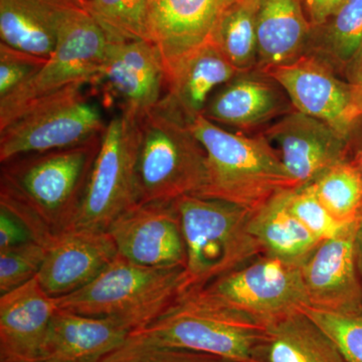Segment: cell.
Instances as JSON below:
<instances>
[{
    "mask_svg": "<svg viewBox=\"0 0 362 362\" xmlns=\"http://www.w3.org/2000/svg\"><path fill=\"white\" fill-rule=\"evenodd\" d=\"M356 78L350 82V84L354 87V93H356V97L357 103L361 107L362 111V56L359 59L358 63L356 66Z\"/></svg>",
    "mask_w": 362,
    "mask_h": 362,
    "instance_id": "cell-37",
    "label": "cell"
},
{
    "mask_svg": "<svg viewBox=\"0 0 362 362\" xmlns=\"http://www.w3.org/2000/svg\"><path fill=\"white\" fill-rule=\"evenodd\" d=\"M262 71L282 86L297 111L327 123L349 139L362 111L350 82L322 59L305 54L293 63Z\"/></svg>",
    "mask_w": 362,
    "mask_h": 362,
    "instance_id": "cell-11",
    "label": "cell"
},
{
    "mask_svg": "<svg viewBox=\"0 0 362 362\" xmlns=\"http://www.w3.org/2000/svg\"><path fill=\"white\" fill-rule=\"evenodd\" d=\"M261 0H230L211 35L214 45L238 71L257 70V23Z\"/></svg>",
    "mask_w": 362,
    "mask_h": 362,
    "instance_id": "cell-27",
    "label": "cell"
},
{
    "mask_svg": "<svg viewBox=\"0 0 362 362\" xmlns=\"http://www.w3.org/2000/svg\"><path fill=\"white\" fill-rule=\"evenodd\" d=\"M139 204L202 197L209 183L206 153L192 126L159 102L138 121Z\"/></svg>",
    "mask_w": 362,
    "mask_h": 362,
    "instance_id": "cell-5",
    "label": "cell"
},
{
    "mask_svg": "<svg viewBox=\"0 0 362 362\" xmlns=\"http://www.w3.org/2000/svg\"><path fill=\"white\" fill-rule=\"evenodd\" d=\"M47 59L0 42V99L32 78Z\"/></svg>",
    "mask_w": 362,
    "mask_h": 362,
    "instance_id": "cell-34",
    "label": "cell"
},
{
    "mask_svg": "<svg viewBox=\"0 0 362 362\" xmlns=\"http://www.w3.org/2000/svg\"><path fill=\"white\" fill-rule=\"evenodd\" d=\"M45 257V247L35 240L0 251V295L37 277Z\"/></svg>",
    "mask_w": 362,
    "mask_h": 362,
    "instance_id": "cell-31",
    "label": "cell"
},
{
    "mask_svg": "<svg viewBox=\"0 0 362 362\" xmlns=\"http://www.w3.org/2000/svg\"><path fill=\"white\" fill-rule=\"evenodd\" d=\"M137 158L138 120L120 113L102 133L101 146L71 228L107 230L120 214L139 204Z\"/></svg>",
    "mask_w": 362,
    "mask_h": 362,
    "instance_id": "cell-8",
    "label": "cell"
},
{
    "mask_svg": "<svg viewBox=\"0 0 362 362\" xmlns=\"http://www.w3.org/2000/svg\"><path fill=\"white\" fill-rule=\"evenodd\" d=\"M96 80H101L121 113L139 121L160 102L166 76L160 54L148 40L109 42Z\"/></svg>",
    "mask_w": 362,
    "mask_h": 362,
    "instance_id": "cell-14",
    "label": "cell"
},
{
    "mask_svg": "<svg viewBox=\"0 0 362 362\" xmlns=\"http://www.w3.org/2000/svg\"><path fill=\"white\" fill-rule=\"evenodd\" d=\"M267 362H347L304 312L269 324Z\"/></svg>",
    "mask_w": 362,
    "mask_h": 362,
    "instance_id": "cell-25",
    "label": "cell"
},
{
    "mask_svg": "<svg viewBox=\"0 0 362 362\" xmlns=\"http://www.w3.org/2000/svg\"><path fill=\"white\" fill-rule=\"evenodd\" d=\"M356 258L361 261L362 267V216L359 220L358 228L356 233Z\"/></svg>",
    "mask_w": 362,
    "mask_h": 362,
    "instance_id": "cell-38",
    "label": "cell"
},
{
    "mask_svg": "<svg viewBox=\"0 0 362 362\" xmlns=\"http://www.w3.org/2000/svg\"><path fill=\"white\" fill-rule=\"evenodd\" d=\"M117 255L107 230L66 228L45 247L37 279L49 296H66L92 282Z\"/></svg>",
    "mask_w": 362,
    "mask_h": 362,
    "instance_id": "cell-17",
    "label": "cell"
},
{
    "mask_svg": "<svg viewBox=\"0 0 362 362\" xmlns=\"http://www.w3.org/2000/svg\"><path fill=\"white\" fill-rule=\"evenodd\" d=\"M108 40L86 11L76 7L66 14L58 44L42 68L25 84L0 99V129L28 105L71 85L96 80Z\"/></svg>",
    "mask_w": 362,
    "mask_h": 362,
    "instance_id": "cell-9",
    "label": "cell"
},
{
    "mask_svg": "<svg viewBox=\"0 0 362 362\" xmlns=\"http://www.w3.org/2000/svg\"><path fill=\"white\" fill-rule=\"evenodd\" d=\"M261 134L275 150L298 187L310 185L331 166L344 161L347 138L327 123L296 109L271 124Z\"/></svg>",
    "mask_w": 362,
    "mask_h": 362,
    "instance_id": "cell-16",
    "label": "cell"
},
{
    "mask_svg": "<svg viewBox=\"0 0 362 362\" xmlns=\"http://www.w3.org/2000/svg\"><path fill=\"white\" fill-rule=\"evenodd\" d=\"M33 240L32 233L16 216L0 207V251Z\"/></svg>",
    "mask_w": 362,
    "mask_h": 362,
    "instance_id": "cell-35",
    "label": "cell"
},
{
    "mask_svg": "<svg viewBox=\"0 0 362 362\" xmlns=\"http://www.w3.org/2000/svg\"><path fill=\"white\" fill-rule=\"evenodd\" d=\"M230 0H149V35L160 54L166 85L211 42Z\"/></svg>",
    "mask_w": 362,
    "mask_h": 362,
    "instance_id": "cell-13",
    "label": "cell"
},
{
    "mask_svg": "<svg viewBox=\"0 0 362 362\" xmlns=\"http://www.w3.org/2000/svg\"><path fill=\"white\" fill-rule=\"evenodd\" d=\"M109 42L150 40L149 0H84Z\"/></svg>",
    "mask_w": 362,
    "mask_h": 362,
    "instance_id": "cell-29",
    "label": "cell"
},
{
    "mask_svg": "<svg viewBox=\"0 0 362 362\" xmlns=\"http://www.w3.org/2000/svg\"><path fill=\"white\" fill-rule=\"evenodd\" d=\"M98 362H232L211 354L171 349L143 341L130 335L122 346Z\"/></svg>",
    "mask_w": 362,
    "mask_h": 362,
    "instance_id": "cell-33",
    "label": "cell"
},
{
    "mask_svg": "<svg viewBox=\"0 0 362 362\" xmlns=\"http://www.w3.org/2000/svg\"><path fill=\"white\" fill-rule=\"evenodd\" d=\"M268 327V323L194 289L183 292L158 318L130 335L232 362H267Z\"/></svg>",
    "mask_w": 362,
    "mask_h": 362,
    "instance_id": "cell-2",
    "label": "cell"
},
{
    "mask_svg": "<svg viewBox=\"0 0 362 362\" xmlns=\"http://www.w3.org/2000/svg\"><path fill=\"white\" fill-rule=\"evenodd\" d=\"M295 110L282 86L265 71H242L209 98L202 116L221 127L255 135Z\"/></svg>",
    "mask_w": 362,
    "mask_h": 362,
    "instance_id": "cell-15",
    "label": "cell"
},
{
    "mask_svg": "<svg viewBox=\"0 0 362 362\" xmlns=\"http://www.w3.org/2000/svg\"><path fill=\"white\" fill-rule=\"evenodd\" d=\"M308 185L328 213L339 223L361 220L362 175L351 164L339 162Z\"/></svg>",
    "mask_w": 362,
    "mask_h": 362,
    "instance_id": "cell-28",
    "label": "cell"
},
{
    "mask_svg": "<svg viewBox=\"0 0 362 362\" xmlns=\"http://www.w3.org/2000/svg\"><path fill=\"white\" fill-rule=\"evenodd\" d=\"M306 54H313L339 75L350 73L362 56V0H345L337 13L312 30Z\"/></svg>",
    "mask_w": 362,
    "mask_h": 362,
    "instance_id": "cell-26",
    "label": "cell"
},
{
    "mask_svg": "<svg viewBox=\"0 0 362 362\" xmlns=\"http://www.w3.org/2000/svg\"><path fill=\"white\" fill-rule=\"evenodd\" d=\"M286 192L255 209L250 230L258 240L263 254L303 263L320 240L288 209Z\"/></svg>",
    "mask_w": 362,
    "mask_h": 362,
    "instance_id": "cell-24",
    "label": "cell"
},
{
    "mask_svg": "<svg viewBox=\"0 0 362 362\" xmlns=\"http://www.w3.org/2000/svg\"><path fill=\"white\" fill-rule=\"evenodd\" d=\"M120 256L151 268H185L187 250L175 202L138 204L107 228Z\"/></svg>",
    "mask_w": 362,
    "mask_h": 362,
    "instance_id": "cell-12",
    "label": "cell"
},
{
    "mask_svg": "<svg viewBox=\"0 0 362 362\" xmlns=\"http://www.w3.org/2000/svg\"><path fill=\"white\" fill-rule=\"evenodd\" d=\"M312 33L300 0H261L257 70L287 65L308 51Z\"/></svg>",
    "mask_w": 362,
    "mask_h": 362,
    "instance_id": "cell-22",
    "label": "cell"
},
{
    "mask_svg": "<svg viewBox=\"0 0 362 362\" xmlns=\"http://www.w3.org/2000/svg\"><path fill=\"white\" fill-rule=\"evenodd\" d=\"M101 138L97 135L76 146L2 163L0 207L16 216L42 246L73 225Z\"/></svg>",
    "mask_w": 362,
    "mask_h": 362,
    "instance_id": "cell-1",
    "label": "cell"
},
{
    "mask_svg": "<svg viewBox=\"0 0 362 362\" xmlns=\"http://www.w3.org/2000/svg\"><path fill=\"white\" fill-rule=\"evenodd\" d=\"M75 84L28 105L0 129L1 163L26 156L82 144L102 134L101 111Z\"/></svg>",
    "mask_w": 362,
    "mask_h": 362,
    "instance_id": "cell-7",
    "label": "cell"
},
{
    "mask_svg": "<svg viewBox=\"0 0 362 362\" xmlns=\"http://www.w3.org/2000/svg\"><path fill=\"white\" fill-rule=\"evenodd\" d=\"M305 16L312 30L332 18L345 0H300Z\"/></svg>",
    "mask_w": 362,
    "mask_h": 362,
    "instance_id": "cell-36",
    "label": "cell"
},
{
    "mask_svg": "<svg viewBox=\"0 0 362 362\" xmlns=\"http://www.w3.org/2000/svg\"><path fill=\"white\" fill-rule=\"evenodd\" d=\"M358 223H349L334 237L320 240L302 263L310 306L327 310L361 306L356 275Z\"/></svg>",
    "mask_w": 362,
    "mask_h": 362,
    "instance_id": "cell-18",
    "label": "cell"
},
{
    "mask_svg": "<svg viewBox=\"0 0 362 362\" xmlns=\"http://www.w3.org/2000/svg\"><path fill=\"white\" fill-rule=\"evenodd\" d=\"M286 204L300 223L319 240L334 237L349 225L335 220L318 201L309 185L287 190Z\"/></svg>",
    "mask_w": 362,
    "mask_h": 362,
    "instance_id": "cell-32",
    "label": "cell"
},
{
    "mask_svg": "<svg viewBox=\"0 0 362 362\" xmlns=\"http://www.w3.org/2000/svg\"><path fill=\"white\" fill-rule=\"evenodd\" d=\"M301 265L263 254L199 290L270 324L310 306Z\"/></svg>",
    "mask_w": 362,
    "mask_h": 362,
    "instance_id": "cell-10",
    "label": "cell"
},
{
    "mask_svg": "<svg viewBox=\"0 0 362 362\" xmlns=\"http://www.w3.org/2000/svg\"><path fill=\"white\" fill-rule=\"evenodd\" d=\"M175 204L187 250L182 293L204 287L263 255L250 230L252 209L199 195H185Z\"/></svg>",
    "mask_w": 362,
    "mask_h": 362,
    "instance_id": "cell-4",
    "label": "cell"
},
{
    "mask_svg": "<svg viewBox=\"0 0 362 362\" xmlns=\"http://www.w3.org/2000/svg\"><path fill=\"white\" fill-rule=\"evenodd\" d=\"M334 342L347 362H362V307L327 310L309 306L303 310Z\"/></svg>",
    "mask_w": 362,
    "mask_h": 362,
    "instance_id": "cell-30",
    "label": "cell"
},
{
    "mask_svg": "<svg viewBox=\"0 0 362 362\" xmlns=\"http://www.w3.org/2000/svg\"><path fill=\"white\" fill-rule=\"evenodd\" d=\"M190 126L206 153L209 183L202 197L255 211L280 192L298 188L261 133L233 132L202 115Z\"/></svg>",
    "mask_w": 362,
    "mask_h": 362,
    "instance_id": "cell-3",
    "label": "cell"
},
{
    "mask_svg": "<svg viewBox=\"0 0 362 362\" xmlns=\"http://www.w3.org/2000/svg\"><path fill=\"white\" fill-rule=\"evenodd\" d=\"M239 73L214 45H207L169 81L160 102L192 123L214 93Z\"/></svg>",
    "mask_w": 362,
    "mask_h": 362,
    "instance_id": "cell-23",
    "label": "cell"
},
{
    "mask_svg": "<svg viewBox=\"0 0 362 362\" xmlns=\"http://www.w3.org/2000/svg\"><path fill=\"white\" fill-rule=\"evenodd\" d=\"M185 268H151L117 255L92 282L57 298L59 309L110 317L133 331L168 310L182 293Z\"/></svg>",
    "mask_w": 362,
    "mask_h": 362,
    "instance_id": "cell-6",
    "label": "cell"
},
{
    "mask_svg": "<svg viewBox=\"0 0 362 362\" xmlns=\"http://www.w3.org/2000/svg\"><path fill=\"white\" fill-rule=\"evenodd\" d=\"M58 299L37 277L0 295V362H37Z\"/></svg>",
    "mask_w": 362,
    "mask_h": 362,
    "instance_id": "cell-19",
    "label": "cell"
},
{
    "mask_svg": "<svg viewBox=\"0 0 362 362\" xmlns=\"http://www.w3.org/2000/svg\"><path fill=\"white\" fill-rule=\"evenodd\" d=\"M84 0H0V42L49 59L66 14Z\"/></svg>",
    "mask_w": 362,
    "mask_h": 362,
    "instance_id": "cell-21",
    "label": "cell"
},
{
    "mask_svg": "<svg viewBox=\"0 0 362 362\" xmlns=\"http://www.w3.org/2000/svg\"><path fill=\"white\" fill-rule=\"evenodd\" d=\"M132 332L118 319L59 308L49 322L37 362H98L122 346Z\"/></svg>",
    "mask_w": 362,
    "mask_h": 362,
    "instance_id": "cell-20",
    "label": "cell"
}]
</instances>
